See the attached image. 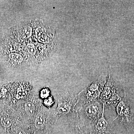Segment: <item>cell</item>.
<instances>
[{
    "mask_svg": "<svg viewBox=\"0 0 134 134\" xmlns=\"http://www.w3.org/2000/svg\"><path fill=\"white\" fill-rule=\"evenodd\" d=\"M107 79V76H105L99 77L80 92L83 105L87 103L99 101L100 95Z\"/></svg>",
    "mask_w": 134,
    "mask_h": 134,
    "instance_id": "1",
    "label": "cell"
},
{
    "mask_svg": "<svg viewBox=\"0 0 134 134\" xmlns=\"http://www.w3.org/2000/svg\"><path fill=\"white\" fill-rule=\"evenodd\" d=\"M119 91V89L109 75L100 95L99 101L104 104L105 106L114 108L120 99Z\"/></svg>",
    "mask_w": 134,
    "mask_h": 134,
    "instance_id": "2",
    "label": "cell"
},
{
    "mask_svg": "<svg viewBox=\"0 0 134 134\" xmlns=\"http://www.w3.org/2000/svg\"><path fill=\"white\" fill-rule=\"evenodd\" d=\"M99 100L85 104L82 108L83 122L96 123L102 116L103 105Z\"/></svg>",
    "mask_w": 134,
    "mask_h": 134,
    "instance_id": "3",
    "label": "cell"
},
{
    "mask_svg": "<svg viewBox=\"0 0 134 134\" xmlns=\"http://www.w3.org/2000/svg\"><path fill=\"white\" fill-rule=\"evenodd\" d=\"M117 116L121 121L125 120L129 121V108L123 101H121L119 103L116 107Z\"/></svg>",
    "mask_w": 134,
    "mask_h": 134,
    "instance_id": "4",
    "label": "cell"
},
{
    "mask_svg": "<svg viewBox=\"0 0 134 134\" xmlns=\"http://www.w3.org/2000/svg\"><path fill=\"white\" fill-rule=\"evenodd\" d=\"M103 111L102 113V116L100 119L97 121L95 126V130L97 133H104L108 126V122L104 116V114L105 108V105L104 104H103Z\"/></svg>",
    "mask_w": 134,
    "mask_h": 134,
    "instance_id": "5",
    "label": "cell"
},
{
    "mask_svg": "<svg viewBox=\"0 0 134 134\" xmlns=\"http://www.w3.org/2000/svg\"><path fill=\"white\" fill-rule=\"evenodd\" d=\"M71 105L69 102L61 101L59 103L58 107V111L62 114H68L71 110Z\"/></svg>",
    "mask_w": 134,
    "mask_h": 134,
    "instance_id": "6",
    "label": "cell"
},
{
    "mask_svg": "<svg viewBox=\"0 0 134 134\" xmlns=\"http://www.w3.org/2000/svg\"><path fill=\"white\" fill-rule=\"evenodd\" d=\"M45 119L44 115L41 113L37 115L35 120V126L38 129H41L44 122Z\"/></svg>",
    "mask_w": 134,
    "mask_h": 134,
    "instance_id": "7",
    "label": "cell"
},
{
    "mask_svg": "<svg viewBox=\"0 0 134 134\" xmlns=\"http://www.w3.org/2000/svg\"><path fill=\"white\" fill-rule=\"evenodd\" d=\"M25 110L26 113L29 116H31L33 114L34 111V106L31 103H26L25 104Z\"/></svg>",
    "mask_w": 134,
    "mask_h": 134,
    "instance_id": "8",
    "label": "cell"
},
{
    "mask_svg": "<svg viewBox=\"0 0 134 134\" xmlns=\"http://www.w3.org/2000/svg\"><path fill=\"white\" fill-rule=\"evenodd\" d=\"M17 134H26V133L24 131H23V130H18L17 132Z\"/></svg>",
    "mask_w": 134,
    "mask_h": 134,
    "instance_id": "9",
    "label": "cell"
}]
</instances>
